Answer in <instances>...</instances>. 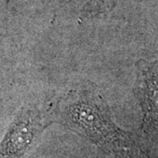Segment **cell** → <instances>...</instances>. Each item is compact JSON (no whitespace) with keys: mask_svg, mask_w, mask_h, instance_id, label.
<instances>
[{"mask_svg":"<svg viewBox=\"0 0 158 158\" xmlns=\"http://www.w3.org/2000/svg\"><path fill=\"white\" fill-rule=\"evenodd\" d=\"M49 109L53 122L87 139L109 158H155L114 123L109 105L93 83L75 84Z\"/></svg>","mask_w":158,"mask_h":158,"instance_id":"6da1fadb","label":"cell"},{"mask_svg":"<svg viewBox=\"0 0 158 158\" xmlns=\"http://www.w3.org/2000/svg\"><path fill=\"white\" fill-rule=\"evenodd\" d=\"M53 122L50 109L27 104L15 115L1 144V158H21Z\"/></svg>","mask_w":158,"mask_h":158,"instance_id":"7a4b0ae2","label":"cell"},{"mask_svg":"<svg viewBox=\"0 0 158 158\" xmlns=\"http://www.w3.org/2000/svg\"><path fill=\"white\" fill-rule=\"evenodd\" d=\"M134 94L142 111L141 129L152 130L158 124V60L136 62Z\"/></svg>","mask_w":158,"mask_h":158,"instance_id":"3957f363","label":"cell"},{"mask_svg":"<svg viewBox=\"0 0 158 158\" xmlns=\"http://www.w3.org/2000/svg\"><path fill=\"white\" fill-rule=\"evenodd\" d=\"M83 11L88 13H100L109 11L114 5V0H76Z\"/></svg>","mask_w":158,"mask_h":158,"instance_id":"277c9868","label":"cell"}]
</instances>
